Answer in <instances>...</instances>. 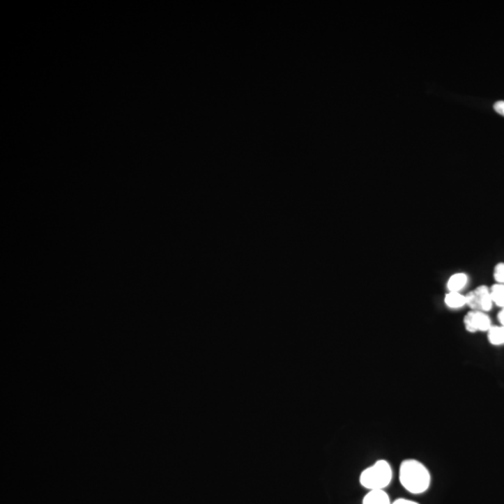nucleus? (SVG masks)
Listing matches in <instances>:
<instances>
[{
    "label": "nucleus",
    "instance_id": "f03ea898",
    "mask_svg": "<svg viewBox=\"0 0 504 504\" xmlns=\"http://www.w3.org/2000/svg\"><path fill=\"white\" fill-rule=\"evenodd\" d=\"M392 468L387 461L380 459L372 466L366 468L360 476V483L370 490H385L392 481Z\"/></svg>",
    "mask_w": 504,
    "mask_h": 504
},
{
    "label": "nucleus",
    "instance_id": "20e7f679",
    "mask_svg": "<svg viewBox=\"0 0 504 504\" xmlns=\"http://www.w3.org/2000/svg\"><path fill=\"white\" fill-rule=\"evenodd\" d=\"M465 329L469 333H484L489 332L490 328L493 326L491 319L487 313L481 312V311H470L466 316H464Z\"/></svg>",
    "mask_w": 504,
    "mask_h": 504
},
{
    "label": "nucleus",
    "instance_id": "9b49d317",
    "mask_svg": "<svg viewBox=\"0 0 504 504\" xmlns=\"http://www.w3.org/2000/svg\"><path fill=\"white\" fill-rule=\"evenodd\" d=\"M494 109L497 114L504 117V101H498L497 103L494 105Z\"/></svg>",
    "mask_w": 504,
    "mask_h": 504
},
{
    "label": "nucleus",
    "instance_id": "9d476101",
    "mask_svg": "<svg viewBox=\"0 0 504 504\" xmlns=\"http://www.w3.org/2000/svg\"><path fill=\"white\" fill-rule=\"evenodd\" d=\"M493 277H494L496 283L504 284V263L496 264L494 271H493Z\"/></svg>",
    "mask_w": 504,
    "mask_h": 504
},
{
    "label": "nucleus",
    "instance_id": "6e6552de",
    "mask_svg": "<svg viewBox=\"0 0 504 504\" xmlns=\"http://www.w3.org/2000/svg\"><path fill=\"white\" fill-rule=\"evenodd\" d=\"M487 339L492 346H504V327L492 326L487 332Z\"/></svg>",
    "mask_w": 504,
    "mask_h": 504
},
{
    "label": "nucleus",
    "instance_id": "f257e3e1",
    "mask_svg": "<svg viewBox=\"0 0 504 504\" xmlns=\"http://www.w3.org/2000/svg\"><path fill=\"white\" fill-rule=\"evenodd\" d=\"M399 480L406 491L414 495L428 491L432 484V475L425 466L417 459H406L399 469Z\"/></svg>",
    "mask_w": 504,
    "mask_h": 504
},
{
    "label": "nucleus",
    "instance_id": "1a4fd4ad",
    "mask_svg": "<svg viewBox=\"0 0 504 504\" xmlns=\"http://www.w3.org/2000/svg\"><path fill=\"white\" fill-rule=\"evenodd\" d=\"M493 304L501 308H504V284L496 283L490 288Z\"/></svg>",
    "mask_w": 504,
    "mask_h": 504
},
{
    "label": "nucleus",
    "instance_id": "7ed1b4c3",
    "mask_svg": "<svg viewBox=\"0 0 504 504\" xmlns=\"http://www.w3.org/2000/svg\"><path fill=\"white\" fill-rule=\"evenodd\" d=\"M465 296H466L467 305L472 311H481V312L487 313V311L491 310L494 305L490 288L484 285L479 286L475 290L470 291Z\"/></svg>",
    "mask_w": 504,
    "mask_h": 504
},
{
    "label": "nucleus",
    "instance_id": "ddd939ff",
    "mask_svg": "<svg viewBox=\"0 0 504 504\" xmlns=\"http://www.w3.org/2000/svg\"><path fill=\"white\" fill-rule=\"evenodd\" d=\"M498 319L501 326L504 327V308H501L500 313L498 314Z\"/></svg>",
    "mask_w": 504,
    "mask_h": 504
},
{
    "label": "nucleus",
    "instance_id": "f8f14e48",
    "mask_svg": "<svg viewBox=\"0 0 504 504\" xmlns=\"http://www.w3.org/2000/svg\"><path fill=\"white\" fill-rule=\"evenodd\" d=\"M392 504H420L417 501L408 500V498H397L392 501Z\"/></svg>",
    "mask_w": 504,
    "mask_h": 504
},
{
    "label": "nucleus",
    "instance_id": "0eeeda50",
    "mask_svg": "<svg viewBox=\"0 0 504 504\" xmlns=\"http://www.w3.org/2000/svg\"><path fill=\"white\" fill-rule=\"evenodd\" d=\"M445 304L450 310H459L467 305L466 296L461 293H448L445 297Z\"/></svg>",
    "mask_w": 504,
    "mask_h": 504
},
{
    "label": "nucleus",
    "instance_id": "39448f33",
    "mask_svg": "<svg viewBox=\"0 0 504 504\" xmlns=\"http://www.w3.org/2000/svg\"><path fill=\"white\" fill-rule=\"evenodd\" d=\"M469 282V277L465 273H456L451 275L448 280V287L450 293H461L462 290L468 285Z\"/></svg>",
    "mask_w": 504,
    "mask_h": 504
},
{
    "label": "nucleus",
    "instance_id": "423d86ee",
    "mask_svg": "<svg viewBox=\"0 0 504 504\" xmlns=\"http://www.w3.org/2000/svg\"><path fill=\"white\" fill-rule=\"evenodd\" d=\"M362 504H392L385 490H370L363 498Z\"/></svg>",
    "mask_w": 504,
    "mask_h": 504
}]
</instances>
